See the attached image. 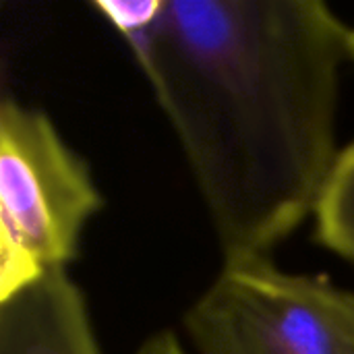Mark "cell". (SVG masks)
I'll return each instance as SVG.
<instances>
[{
  "mask_svg": "<svg viewBox=\"0 0 354 354\" xmlns=\"http://www.w3.org/2000/svg\"><path fill=\"white\" fill-rule=\"evenodd\" d=\"M104 195L54 120L0 102V301L79 257Z\"/></svg>",
  "mask_w": 354,
  "mask_h": 354,
  "instance_id": "2",
  "label": "cell"
},
{
  "mask_svg": "<svg viewBox=\"0 0 354 354\" xmlns=\"http://www.w3.org/2000/svg\"><path fill=\"white\" fill-rule=\"evenodd\" d=\"M191 354H354V288L278 268L222 261L183 313Z\"/></svg>",
  "mask_w": 354,
  "mask_h": 354,
  "instance_id": "3",
  "label": "cell"
},
{
  "mask_svg": "<svg viewBox=\"0 0 354 354\" xmlns=\"http://www.w3.org/2000/svg\"><path fill=\"white\" fill-rule=\"evenodd\" d=\"M137 354H191L185 346L183 338L172 330H160L151 336H147L141 346L137 348Z\"/></svg>",
  "mask_w": 354,
  "mask_h": 354,
  "instance_id": "7",
  "label": "cell"
},
{
  "mask_svg": "<svg viewBox=\"0 0 354 354\" xmlns=\"http://www.w3.org/2000/svg\"><path fill=\"white\" fill-rule=\"evenodd\" d=\"M348 41H351V56H353L354 60V25H351V37H348Z\"/></svg>",
  "mask_w": 354,
  "mask_h": 354,
  "instance_id": "8",
  "label": "cell"
},
{
  "mask_svg": "<svg viewBox=\"0 0 354 354\" xmlns=\"http://www.w3.org/2000/svg\"><path fill=\"white\" fill-rule=\"evenodd\" d=\"M91 6L124 41H129L156 23L164 0H95Z\"/></svg>",
  "mask_w": 354,
  "mask_h": 354,
  "instance_id": "6",
  "label": "cell"
},
{
  "mask_svg": "<svg viewBox=\"0 0 354 354\" xmlns=\"http://www.w3.org/2000/svg\"><path fill=\"white\" fill-rule=\"evenodd\" d=\"M313 224L315 241L354 268V139L338 156Z\"/></svg>",
  "mask_w": 354,
  "mask_h": 354,
  "instance_id": "5",
  "label": "cell"
},
{
  "mask_svg": "<svg viewBox=\"0 0 354 354\" xmlns=\"http://www.w3.org/2000/svg\"><path fill=\"white\" fill-rule=\"evenodd\" d=\"M351 25L322 0H164L127 41L170 122L224 261L272 257L336 168Z\"/></svg>",
  "mask_w": 354,
  "mask_h": 354,
  "instance_id": "1",
  "label": "cell"
},
{
  "mask_svg": "<svg viewBox=\"0 0 354 354\" xmlns=\"http://www.w3.org/2000/svg\"><path fill=\"white\" fill-rule=\"evenodd\" d=\"M0 354H102L85 292L68 270L0 301Z\"/></svg>",
  "mask_w": 354,
  "mask_h": 354,
  "instance_id": "4",
  "label": "cell"
}]
</instances>
